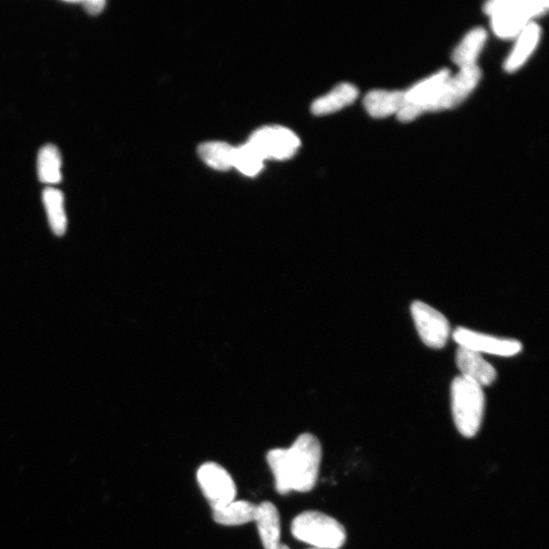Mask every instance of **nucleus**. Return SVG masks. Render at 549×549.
Segmentation results:
<instances>
[{
	"label": "nucleus",
	"mask_w": 549,
	"mask_h": 549,
	"mask_svg": "<svg viewBox=\"0 0 549 549\" xmlns=\"http://www.w3.org/2000/svg\"><path fill=\"white\" fill-rule=\"evenodd\" d=\"M480 78L481 72L477 66L460 70L456 76L448 79L440 93L430 104L421 108V114L458 106L473 92Z\"/></svg>",
	"instance_id": "6e6552de"
},
{
	"label": "nucleus",
	"mask_w": 549,
	"mask_h": 549,
	"mask_svg": "<svg viewBox=\"0 0 549 549\" xmlns=\"http://www.w3.org/2000/svg\"><path fill=\"white\" fill-rule=\"evenodd\" d=\"M254 522L265 549H278L281 545V521L276 506L270 502L258 505Z\"/></svg>",
	"instance_id": "9b49d317"
},
{
	"label": "nucleus",
	"mask_w": 549,
	"mask_h": 549,
	"mask_svg": "<svg viewBox=\"0 0 549 549\" xmlns=\"http://www.w3.org/2000/svg\"><path fill=\"white\" fill-rule=\"evenodd\" d=\"M316 549V548H315Z\"/></svg>",
	"instance_id": "5701e85b"
},
{
	"label": "nucleus",
	"mask_w": 549,
	"mask_h": 549,
	"mask_svg": "<svg viewBox=\"0 0 549 549\" xmlns=\"http://www.w3.org/2000/svg\"><path fill=\"white\" fill-rule=\"evenodd\" d=\"M257 505L247 501H233L213 510V519L224 526H239L255 521Z\"/></svg>",
	"instance_id": "dca6fc26"
},
{
	"label": "nucleus",
	"mask_w": 549,
	"mask_h": 549,
	"mask_svg": "<svg viewBox=\"0 0 549 549\" xmlns=\"http://www.w3.org/2000/svg\"><path fill=\"white\" fill-rule=\"evenodd\" d=\"M540 28L531 22L517 37V42L505 63L508 73L518 71L535 50L540 39Z\"/></svg>",
	"instance_id": "ddd939ff"
},
{
	"label": "nucleus",
	"mask_w": 549,
	"mask_h": 549,
	"mask_svg": "<svg viewBox=\"0 0 549 549\" xmlns=\"http://www.w3.org/2000/svg\"><path fill=\"white\" fill-rule=\"evenodd\" d=\"M278 549H290V548L285 544H281Z\"/></svg>",
	"instance_id": "4be33fe9"
},
{
	"label": "nucleus",
	"mask_w": 549,
	"mask_h": 549,
	"mask_svg": "<svg viewBox=\"0 0 549 549\" xmlns=\"http://www.w3.org/2000/svg\"><path fill=\"white\" fill-rule=\"evenodd\" d=\"M235 147L223 142H208L199 147L200 158L211 168L226 171L233 167Z\"/></svg>",
	"instance_id": "6ab92c4d"
},
{
	"label": "nucleus",
	"mask_w": 549,
	"mask_h": 549,
	"mask_svg": "<svg viewBox=\"0 0 549 549\" xmlns=\"http://www.w3.org/2000/svg\"><path fill=\"white\" fill-rule=\"evenodd\" d=\"M292 535L316 549H339L347 539L345 528L336 519L316 511L304 512L294 518Z\"/></svg>",
	"instance_id": "20e7f679"
},
{
	"label": "nucleus",
	"mask_w": 549,
	"mask_h": 549,
	"mask_svg": "<svg viewBox=\"0 0 549 549\" xmlns=\"http://www.w3.org/2000/svg\"><path fill=\"white\" fill-rule=\"evenodd\" d=\"M456 363L461 377L480 387L490 386L497 379V371L480 353L459 347L456 353Z\"/></svg>",
	"instance_id": "9d476101"
},
{
	"label": "nucleus",
	"mask_w": 549,
	"mask_h": 549,
	"mask_svg": "<svg viewBox=\"0 0 549 549\" xmlns=\"http://www.w3.org/2000/svg\"><path fill=\"white\" fill-rule=\"evenodd\" d=\"M548 7L545 0H493L484 11L492 18L496 35L511 39L517 38L534 18L545 14Z\"/></svg>",
	"instance_id": "f03ea898"
},
{
	"label": "nucleus",
	"mask_w": 549,
	"mask_h": 549,
	"mask_svg": "<svg viewBox=\"0 0 549 549\" xmlns=\"http://www.w3.org/2000/svg\"><path fill=\"white\" fill-rule=\"evenodd\" d=\"M201 490L212 510L235 501L236 485L231 475L217 463H205L197 474Z\"/></svg>",
	"instance_id": "0eeeda50"
},
{
	"label": "nucleus",
	"mask_w": 549,
	"mask_h": 549,
	"mask_svg": "<svg viewBox=\"0 0 549 549\" xmlns=\"http://www.w3.org/2000/svg\"><path fill=\"white\" fill-rule=\"evenodd\" d=\"M264 158L250 144L235 148L233 167L247 176H256L264 168Z\"/></svg>",
	"instance_id": "aec40b11"
},
{
	"label": "nucleus",
	"mask_w": 549,
	"mask_h": 549,
	"mask_svg": "<svg viewBox=\"0 0 549 549\" xmlns=\"http://www.w3.org/2000/svg\"><path fill=\"white\" fill-rule=\"evenodd\" d=\"M249 143L264 160L290 159L296 154L301 144L292 131L280 126H269L257 130Z\"/></svg>",
	"instance_id": "39448f33"
},
{
	"label": "nucleus",
	"mask_w": 549,
	"mask_h": 549,
	"mask_svg": "<svg viewBox=\"0 0 549 549\" xmlns=\"http://www.w3.org/2000/svg\"><path fill=\"white\" fill-rule=\"evenodd\" d=\"M487 33L482 28L470 31L453 52L454 63L462 69L476 66V60L486 42Z\"/></svg>",
	"instance_id": "4468645a"
},
{
	"label": "nucleus",
	"mask_w": 549,
	"mask_h": 549,
	"mask_svg": "<svg viewBox=\"0 0 549 549\" xmlns=\"http://www.w3.org/2000/svg\"><path fill=\"white\" fill-rule=\"evenodd\" d=\"M43 203L52 231L57 236L64 235L68 227L64 194L55 188L49 187L43 192Z\"/></svg>",
	"instance_id": "f3484780"
},
{
	"label": "nucleus",
	"mask_w": 549,
	"mask_h": 549,
	"mask_svg": "<svg viewBox=\"0 0 549 549\" xmlns=\"http://www.w3.org/2000/svg\"><path fill=\"white\" fill-rule=\"evenodd\" d=\"M452 412L458 432L465 438L475 437L481 427L485 395L482 387L457 377L451 387Z\"/></svg>",
	"instance_id": "7ed1b4c3"
},
{
	"label": "nucleus",
	"mask_w": 549,
	"mask_h": 549,
	"mask_svg": "<svg viewBox=\"0 0 549 549\" xmlns=\"http://www.w3.org/2000/svg\"><path fill=\"white\" fill-rule=\"evenodd\" d=\"M322 445L312 434L299 436L289 449H274L267 461L280 495L308 493L316 486L322 462Z\"/></svg>",
	"instance_id": "f257e3e1"
},
{
	"label": "nucleus",
	"mask_w": 549,
	"mask_h": 549,
	"mask_svg": "<svg viewBox=\"0 0 549 549\" xmlns=\"http://www.w3.org/2000/svg\"><path fill=\"white\" fill-rule=\"evenodd\" d=\"M363 104L371 116L384 118L399 113L406 104L405 93L402 91H372L366 94Z\"/></svg>",
	"instance_id": "f8f14e48"
},
{
	"label": "nucleus",
	"mask_w": 549,
	"mask_h": 549,
	"mask_svg": "<svg viewBox=\"0 0 549 549\" xmlns=\"http://www.w3.org/2000/svg\"><path fill=\"white\" fill-rule=\"evenodd\" d=\"M411 314L422 342L433 349L446 346L451 328L447 318L438 310L422 301H414Z\"/></svg>",
	"instance_id": "423d86ee"
},
{
	"label": "nucleus",
	"mask_w": 549,
	"mask_h": 549,
	"mask_svg": "<svg viewBox=\"0 0 549 549\" xmlns=\"http://www.w3.org/2000/svg\"><path fill=\"white\" fill-rule=\"evenodd\" d=\"M63 160L58 149L53 145L44 146L38 156V175L46 185H57L63 178L61 175Z\"/></svg>",
	"instance_id": "a211bd4d"
},
{
	"label": "nucleus",
	"mask_w": 549,
	"mask_h": 549,
	"mask_svg": "<svg viewBox=\"0 0 549 549\" xmlns=\"http://www.w3.org/2000/svg\"><path fill=\"white\" fill-rule=\"evenodd\" d=\"M453 339L459 347L467 348L477 353H487L510 357L522 351V344L514 339L498 338L466 328H458L453 333Z\"/></svg>",
	"instance_id": "1a4fd4ad"
},
{
	"label": "nucleus",
	"mask_w": 549,
	"mask_h": 549,
	"mask_svg": "<svg viewBox=\"0 0 549 549\" xmlns=\"http://www.w3.org/2000/svg\"><path fill=\"white\" fill-rule=\"evenodd\" d=\"M358 89L348 83L336 86L330 93L317 99L312 106L316 115H326L337 112L353 103L358 97Z\"/></svg>",
	"instance_id": "2eb2a0df"
},
{
	"label": "nucleus",
	"mask_w": 549,
	"mask_h": 549,
	"mask_svg": "<svg viewBox=\"0 0 549 549\" xmlns=\"http://www.w3.org/2000/svg\"><path fill=\"white\" fill-rule=\"evenodd\" d=\"M81 5L89 15L97 16L103 12L106 2L104 0H87V2H82Z\"/></svg>",
	"instance_id": "412c9836"
}]
</instances>
